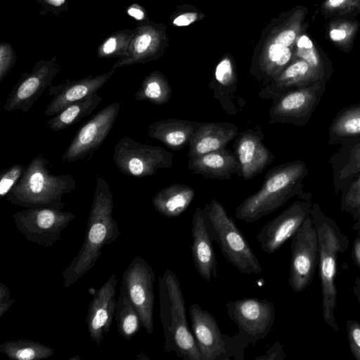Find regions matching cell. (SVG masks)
<instances>
[{
    "instance_id": "6da1fadb",
    "label": "cell",
    "mask_w": 360,
    "mask_h": 360,
    "mask_svg": "<svg viewBox=\"0 0 360 360\" xmlns=\"http://www.w3.org/2000/svg\"><path fill=\"white\" fill-rule=\"evenodd\" d=\"M113 195L108 183L96 178L84 238L81 248L70 264L62 271L63 288H69L96 264L102 248L120 236L118 222L113 218Z\"/></svg>"
},
{
    "instance_id": "7a4b0ae2",
    "label": "cell",
    "mask_w": 360,
    "mask_h": 360,
    "mask_svg": "<svg viewBox=\"0 0 360 360\" xmlns=\"http://www.w3.org/2000/svg\"><path fill=\"white\" fill-rule=\"evenodd\" d=\"M308 174L307 165L301 160L271 169L266 174L261 188L238 205L236 217L252 223L274 212L293 197L311 199V193L302 189L303 181Z\"/></svg>"
},
{
    "instance_id": "3957f363",
    "label": "cell",
    "mask_w": 360,
    "mask_h": 360,
    "mask_svg": "<svg viewBox=\"0 0 360 360\" xmlns=\"http://www.w3.org/2000/svg\"><path fill=\"white\" fill-rule=\"evenodd\" d=\"M310 215L319 240V272L322 294L323 318L325 323L335 332L339 326L335 317L337 304V259L349 248V239L334 219L326 215L321 206L312 203Z\"/></svg>"
},
{
    "instance_id": "277c9868",
    "label": "cell",
    "mask_w": 360,
    "mask_h": 360,
    "mask_svg": "<svg viewBox=\"0 0 360 360\" xmlns=\"http://www.w3.org/2000/svg\"><path fill=\"white\" fill-rule=\"evenodd\" d=\"M160 319L165 353L174 352L184 360H201L186 318V303L176 274L167 269L158 277Z\"/></svg>"
},
{
    "instance_id": "5b68a950",
    "label": "cell",
    "mask_w": 360,
    "mask_h": 360,
    "mask_svg": "<svg viewBox=\"0 0 360 360\" xmlns=\"http://www.w3.org/2000/svg\"><path fill=\"white\" fill-rule=\"evenodd\" d=\"M49 161L39 155L25 166L22 176L6 196L11 204L25 208L63 210V197L74 191L77 181L70 174L56 175Z\"/></svg>"
},
{
    "instance_id": "8992f818",
    "label": "cell",
    "mask_w": 360,
    "mask_h": 360,
    "mask_svg": "<svg viewBox=\"0 0 360 360\" xmlns=\"http://www.w3.org/2000/svg\"><path fill=\"white\" fill-rule=\"evenodd\" d=\"M203 213L211 238L225 259L242 274H261L262 268L257 257L223 205L213 199L205 204Z\"/></svg>"
},
{
    "instance_id": "52a82bcc",
    "label": "cell",
    "mask_w": 360,
    "mask_h": 360,
    "mask_svg": "<svg viewBox=\"0 0 360 360\" xmlns=\"http://www.w3.org/2000/svg\"><path fill=\"white\" fill-rule=\"evenodd\" d=\"M188 311L201 360L244 359L246 347L238 334L223 333L214 316L197 303L192 304Z\"/></svg>"
},
{
    "instance_id": "ba28073f",
    "label": "cell",
    "mask_w": 360,
    "mask_h": 360,
    "mask_svg": "<svg viewBox=\"0 0 360 360\" xmlns=\"http://www.w3.org/2000/svg\"><path fill=\"white\" fill-rule=\"evenodd\" d=\"M112 158L122 174L138 178L153 176L159 169H172L173 164V155L169 150L128 136L117 143Z\"/></svg>"
},
{
    "instance_id": "9c48e42d",
    "label": "cell",
    "mask_w": 360,
    "mask_h": 360,
    "mask_svg": "<svg viewBox=\"0 0 360 360\" xmlns=\"http://www.w3.org/2000/svg\"><path fill=\"white\" fill-rule=\"evenodd\" d=\"M76 216L68 211L54 208H26L13 215L16 229L33 243L45 248L59 242L63 230Z\"/></svg>"
},
{
    "instance_id": "30bf717a",
    "label": "cell",
    "mask_w": 360,
    "mask_h": 360,
    "mask_svg": "<svg viewBox=\"0 0 360 360\" xmlns=\"http://www.w3.org/2000/svg\"><path fill=\"white\" fill-rule=\"evenodd\" d=\"M226 308L237 326L238 335L246 347L264 339L272 328L276 315L273 302L266 299L248 297L230 300Z\"/></svg>"
},
{
    "instance_id": "8fae6325",
    "label": "cell",
    "mask_w": 360,
    "mask_h": 360,
    "mask_svg": "<svg viewBox=\"0 0 360 360\" xmlns=\"http://www.w3.org/2000/svg\"><path fill=\"white\" fill-rule=\"evenodd\" d=\"M319 264V240L311 215L291 238L288 283L298 293L312 281Z\"/></svg>"
},
{
    "instance_id": "7c38bea8",
    "label": "cell",
    "mask_w": 360,
    "mask_h": 360,
    "mask_svg": "<svg viewBox=\"0 0 360 360\" xmlns=\"http://www.w3.org/2000/svg\"><path fill=\"white\" fill-rule=\"evenodd\" d=\"M327 81L288 91L273 101L269 109V124H291L303 127L310 120L326 89Z\"/></svg>"
},
{
    "instance_id": "4fadbf2b",
    "label": "cell",
    "mask_w": 360,
    "mask_h": 360,
    "mask_svg": "<svg viewBox=\"0 0 360 360\" xmlns=\"http://www.w3.org/2000/svg\"><path fill=\"white\" fill-rule=\"evenodd\" d=\"M155 271L141 257L131 259L124 270L120 286L138 311L142 326L148 334L154 329Z\"/></svg>"
},
{
    "instance_id": "5bb4252c",
    "label": "cell",
    "mask_w": 360,
    "mask_h": 360,
    "mask_svg": "<svg viewBox=\"0 0 360 360\" xmlns=\"http://www.w3.org/2000/svg\"><path fill=\"white\" fill-rule=\"evenodd\" d=\"M120 105L112 103L102 108L79 129L62 161L71 162L90 157L107 138L118 117Z\"/></svg>"
},
{
    "instance_id": "9a60e30c",
    "label": "cell",
    "mask_w": 360,
    "mask_h": 360,
    "mask_svg": "<svg viewBox=\"0 0 360 360\" xmlns=\"http://www.w3.org/2000/svg\"><path fill=\"white\" fill-rule=\"evenodd\" d=\"M60 70L56 56L50 60L37 61L29 72L23 74L16 82L4 105L6 111L27 112L43 94Z\"/></svg>"
},
{
    "instance_id": "2e32d148",
    "label": "cell",
    "mask_w": 360,
    "mask_h": 360,
    "mask_svg": "<svg viewBox=\"0 0 360 360\" xmlns=\"http://www.w3.org/2000/svg\"><path fill=\"white\" fill-rule=\"evenodd\" d=\"M311 199H300L266 223L257 235L262 250L273 254L297 232L310 216Z\"/></svg>"
},
{
    "instance_id": "e0dca14e",
    "label": "cell",
    "mask_w": 360,
    "mask_h": 360,
    "mask_svg": "<svg viewBox=\"0 0 360 360\" xmlns=\"http://www.w3.org/2000/svg\"><path fill=\"white\" fill-rule=\"evenodd\" d=\"M117 284V277L112 274L94 292L89 303L86 323L90 338L98 346L109 332L115 315Z\"/></svg>"
},
{
    "instance_id": "ac0fdd59",
    "label": "cell",
    "mask_w": 360,
    "mask_h": 360,
    "mask_svg": "<svg viewBox=\"0 0 360 360\" xmlns=\"http://www.w3.org/2000/svg\"><path fill=\"white\" fill-rule=\"evenodd\" d=\"M264 134L260 129H248L238 135L235 151L240 176L250 181L262 173L274 160V155L263 143Z\"/></svg>"
},
{
    "instance_id": "d6986e66",
    "label": "cell",
    "mask_w": 360,
    "mask_h": 360,
    "mask_svg": "<svg viewBox=\"0 0 360 360\" xmlns=\"http://www.w3.org/2000/svg\"><path fill=\"white\" fill-rule=\"evenodd\" d=\"M115 69L98 75H89L78 80L68 79L65 82L49 87L48 94L53 98L46 106L44 115L54 116L70 104L96 93L114 75Z\"/></svg>"
},
{
    "instance_id": "ffe728a7",
    "label": "cell",
    "mask_w": 360,
    "mask_h": 360,
    "mask_svg": "<svg viewBox=\"0 0 360 360\" xmlns=\"http://www.w3.org/2000/svg\"><path fill=\"white\" fill-rule=\"evenodd\" d=\"M191 255L198 275L210 283L217 276V262L213 240L205 222L203 208L197 207L192 217Z\"/></svg>"
},
{
    "instance_id": "44dd1931",
    "label": "cell",
    "mask_w": 360,
    "mask_h": 360,
    "mask_svg": "<svg viewBox=\"0 0 360 360\" xmlns=\"http://www.w3.org/2000/svg\"><path fill=\"white\" fill-rule=\"evenodd\" d=\"M321 79L326 80L307 62L297 58L264 85L259 91L258 96L262 99L273 101L288 91L311 85Z\"/></svg>"
},
{
    "instance_id": "7402d4cb",
    "label": "cell",
    "mask_w": 360,
    "mask_h": 360,
    "mask_svg": "<svg viewBox=\"0 0 360 360\" xmlns=\"http://www.w3.org/2000/svg\"><path fill=\"white\" fill-rule=\"evenodd\" d=\"M238 134V127L235 124L202 122L188 144V158L189 159L226 148Z\"/></svg>"
},
{
    "instance_id": "603a6c76",
    "label": "cell",
    "mask_w": 360,
    "mask_h": 360,
    "mask_svg": "<svg viewBox=\"0 0 360 360\" xmlns=\"http://www.w3.org/2000/svg\"><path fill=\"white\" fill-rule=\"evenodd\" d=\"M340 146L329 159L336 193H341L360 174V136Z\"/></svg>"
},
{
    "instance_id": "cb8c5ba5",
    "label": "cell",
    "mask_w": 360,
    "mask_h": 360,
    "mask_svg": "<svg viewBox=\"0 0 360 360\" xmlns=\"http://www.w3.org/2000/svg\"><path fill=\"white\" fill-rule=\"evenodd\" d=\"M188 169L205 178L230 179L233 174L240 176V167L236 155L226 148L189 158Z\"/></svg>"
},
{
    "instance_id": "d4e9b609",
    "label": "cell",
    "mask_w": 360,
    "mask_h": 360,
    "mask_svg": "<svg viewBox=\"0 0 360 360\" xmlns=\"http://www.w3.org/2000/svg\"><path fill=\"white\" fill-rule=\"evenodd\" d=\"M202 122L164 119L151 123L147 134L153 139L162 142L172 150H181L188 146L190 141Z\"/></svg>"
},
{
    "instance_id": "484cf974",
    "label": "cell",
    "mask_w": 360,
    "mask_h": 360,
    "mask_svg": "<svg viewBox=\"0 0 360 360\" xmlns=\"http://www.w3.org/2000/svg\"><path fill=\"white\" fill-rule=\"evenodd\" d=\"M195 195L193 188L183 184H172L153 196L151 203L156 212L167 218H174L184 212Z\"/></svg>"
},
{
    "instance_id": "4316f807",
    "label": "cell",
    "mask_w": 360,
    "mask_h": 360,
    "mask_svg": "<svg viewBox=\"0 0 360 360\" xmlns=\"http://www.w3.org/2000/svg\"><path fill=\"white\" fill-rule=\"evenodd\" d=\"M214 98L217 99L223 110L229 115H236L238 108L235 103L237 86L233 66L228 58L223 59L216 66L214 81L210 82Z\"/></svg>"
},
{
    "instance_id": "83f0119b",
    "label": "cell",
    "mask_w": 360,
    "mask_h": 360,
    "mask_svg": "<svg viewBox=\"0 0 360 360\" xmlns=\"http://www.w3.org/2000/svg\"><path fill=\"white\" fill-rule=\"evenodd\" d=\"M136 33L128 49L127 54L119 58L112 68H123L139 63H146L155 56L156 32L152 27L145 24H138Z\"/></svg>"
},
{
    "instance_id": "f1b7e54d",
    "label": "cell",
    "mask_w": 360,
    "mask_h": 360,
    "mask_svg": "<svg viewBox=\"0 0 360 360\" xmlns=\"http://www.w3.org/2000/svg\"><path fill=\"white\" fill-rule=\"evenodd\" d=\"M360 136V104L351 105L340 109L328 128L330 146L341 145Z\"/></svg>"
},
{
    "instance_id": "f546056e",
    "label": "cell",
    "mask_w": 360,
    "mask_h": 360,
    "mask_svg": "<svg viewBox=\"0 0 360 360\" xmlns=\"http://www.w3.org/2000/svg\"><path fill=\"white\" fill-rule=\"evenodd\" d=\"M102 101V97L94 93L77 101L49 120L47 124L53 131L66 129L89 116Z\"/></svg>"
},
{
    "instance_id": "4dcf8cb0",
    "label": "cell",
    "mask_w": 360,
    "mask_h": 360,
    "mask_svg": "<svg viewBox=\"0 0 360 360\" xmlns=\"http://www.w3.org/2000/svg\"><path fill=\"white\" fill-rule=\"evenodd\" d=\"M0 352L11 360H41L51 357L54 349L41 342L17 340L0 344Z\"/></svg>"
},
{
    "instance_id": "1f68e13d",
    "label": "cell",
    "mask_w": 360,
    "mask_h": 360,
    "mask_svg": "<svg viewBox=\"0 0 360 360\" xmlns=\"http://www.w3.org/2000/svg\"><path fill=\"white\" fill-rule=\"evenodd\" d=\"M115 316L118 333L125 340H131L142 326L138 311L121 286Z\"/></svg>"
},
{
    "instance_id": "d6a6232c",
    "label": "cell",
    "mask_w": 360,
    "mask_h": 360,
    "mask_svg": "<svg viewBox=\"0 0 360 360\" xmlns=\"http://www.w3.org/2000/svg\"><path fill=\"white\" fill-rule=\"evenodd\" d=\"M134 97L137 101H146L155 105H163L171 99L172 89L167 79L161 73L153 72L143 79Z\"/></svg>"
},
{
    "instance_id": "836d02e7",
    "label": "cell",
    "mask_w": 360,
    "mask_h": 360,
    "mask_svg": "<svg viewBox=\"0 0 360 360\" xmlns=\"http://www.w3.org/2000/svg\"><path fill=\"white\" fill-rule=\"evenodd\" d=\"M296 56L307 62L326 81L333 73L331 62L321 53L314 41L306 34H301L296 40Z\"/></svg>"
},
{
    "instance_id": "e575fe53",
    "label": "cell",
    "mask_w": 360,
    "mask_h": 360,
    "mask_svg": "<svg viewBox=\"0 0 360 360\" xmlns=\"http://www.w3.org/2000/svg\"><path fill=\"white\" fill-rule=\"evenodd\" d=\"M134 29L116 31L106 37L97 48L99 58H122L127 54L129 44L136 33Z\"/></svg>"
},
{
    "instance_id": "d590c367",
    "label": "cell",
    "mask_w": 360,
    "mask_h": 360,
    "mask_svg": "<svg viewBox=\"0 0 360 360\" xmlns=\"http://www.w3.org/2000/svg\"><path fill=\"white\" fill-rule=\"evenodd\" d=\"M358 28L356 22L340 20L330 23L328 27V36L336 45L348 49L352 44Z\"/></svg>"
},
{
    "instance_id": "8d00e7d4",
    "label": "cell",
    "mask_w": 360,
    "mask_h": 360,
    "mask_svg": "<svg viewBox=\"0 0 360 360\" xmlns=\"http://www.w3.org/2000/svg\"><path fill=\"white\" fill-rule=\"evenodd\" d=\"M340 193L341 210L353 215L360 206V174Z\"/></svg>"
},
{
    "instance_id": "74e56055",
    "label": "cell",
    "mask_w": 360,
    "mask_h": 360,
    "mask_svg": "<svg viewBox=\"0 0 360 360\" xmlns=\"http://www.w3.org/2000/svg\"><path fill=\"white\" fill-rule=\"evenodd\" d=\"M25 167L13 164L2 171L0 176V197H6L23 174Z\"/></svg>"
},
{
    "instance_id": "f35d334b",
    "label": "cell",
    "mask_w": 360,
    "mask_h": 360,
    "mask_svg": "<svg viewBox=\"0 0 360 360\" xmlns=\"http://www.w3.org/2000/svg\"><path fill=\"white\" fill-rule=\"evenodd\" d=\"M360 8V0H325L323 11L329 14L343 15Z\"/></svg>"
},
{
    "instance_id": "ab89813d",
    "label": "cell",
    "mask_w": 360,
    "mask_h": 360,
    "mask_svg": "<svg viewBox=\"0 0 360 360\" xmlns=\"http://www.w3.org/2000/svg\"><path fill=\"white\" fill-rule=\"evenodd\" d=\"M16 54L13 46L8 42H0V82L13 68Z\"/></svg>"
},
{
    "instance_id": "60d3db41",
    "label": "cell",
    "mask_w": 360,
    "mask_h": 360,
    "mask_svg": "<svg viewBox=\"0 0 360 360\" xmlns=\"http://www.w3.org/2000/svg\"><path fill=\"white\" fill-rule=\"evenodd\" d=\"M349 346L353 357L360 360V323L349 319L347 321Z\"/></svg>"
},
{
    "instance_id": "b9f144b4",
    "label": "cell",
    "mask_w": 360,
    "mask_h": 360,
    "mask_svg": "<svg viewBox=\"0 0 360 360\" xmlns=\"http://www.w3.org/2000/svg\"><path fill=\"white\" fill-rule=\"evenodd\" d=\"M38 4L49 11L57 15L58 13L66 11L68 8V0H36Z\"/></svg>"
},
{
    "instance_id": "7bdbcfd3",
    "label": "cell",
    "mask_w": 360,
    "mask_h": 360,
    "mask_svg": "<svg viewBox=\"0 0 360 360\" xmlns=\"http://www.w3.org/2000/svg\"><path fill=\"white\" fill-rule=\"evenodd\" d=\"M285 357V353L283 345L278 342H276L266 350L264 355L256 357L255 360H283Z\"/></svg>"
},
{
    "instance_id": "ee69618b",
    "label": "cell",
    "mask_w": 360,
    "mask_h": 360,
    "mask_svg": "<svg viewBox=\"0 0 360 360\" xmlns=\"http://www.w3.org/2000/svg\"><path fill=\"white\" fill-rule=\"evenodd\" d=\"M15 300L11 297L8 286L0 283V317H2L10 309Z\"/></svg>"
},
{
    "instance_id": "f6af8a7d",
    "label": "cell",
    "mask_w": 360,
    "mask_h": 360,
    "mask_svg": "<svg viewBox=\"0 0 360 360\" xmlns=\"http://www.w3.org/2000/svg\"><path fill=\"white\" fill-rule=\"evenodd\" d=\"M297 34L296 27L286 29L276 37L274 43L290 47L297 40Z\"/></svg>"
},
{
    "instance_id": "bcb514c9",
    "label": "cell",
    "mask_w": 360,
    "mask_h": 360,
    "mask_svg": "<svg viewBox=\"0 0 360 360\" xmlns=\"http://www.w3.org/2000/svg\"><path fill=\"white\" fill-rule=\"evenodd\" d=\"M127 14L137 21H143L146 18V13L142 7L136 4H131L127 9Z\"/></svg>"
},
{
    "instance_id": "7dc6e473",
    "label": "cell",
    "mask_w": 360,
    "mask_h": 360,
    "mask_svg": "<svg viewBox=\"0 0 360 360\" xmlns=\"http://www.w3.org/2000/svg\"><path fill=\"white\" fill-rule=\"evenodd\" d=\"M197 18L195 13H186L176 17L174 20L173 24L177 26H186L195 22Z\"/></svg>"
},
{
    "instance_id": "c3c4849f",
    "label": "cell",
    "mask_w": 360,
    "mask_h": 360,
    "mask_svg": "<svg viewBox=\"0 0 360 360\" xmlns=\"http://www.w3.org/2000/svg\"><path fill=\"white\" fill-rule=\"evenodd\" d=\"M352 257L355 265L360 270V235H358L354 240L352 249Z\"/></svg>"
},
{
    "instance_id": "681fc988",
    "label": "cell",
    "mask_w": 360,
    "mask_h": 360,
    "mask_svg": "<svg viewBox=\"0 0 360 360\" xmlns=\"http://www.w3.org/2000/svg\"><path fill=\"white\" fill-rule=\"evenodd\" d=\"M352 217L355 220L353 229L358 233V234H360V206L358 207Z\"/></svg>"
},
{
    "instance_id": "f907efd6",
    "label": "cell",
    "mask_w": 360,
    "mask_h": 360,
    "mask_svg": "<svg viewBox=\"0 0 360 360\" xmlns=\"http://www.w3.org/2000/svg\"><path fill=\"white\" fill-rule=\"evenodd\" d=\"M353 292L360 305V276L355 278Z\"/></svg>"
},
{
    "instance_id": "816d5d0a",
    "label": "cell",
    "mask_w": 360,
    "mask_h": 360,
    "mask_svg": "<svg viewBox=\"0 0 360 360\" xmlns=\"http://www.w3.org/2000/svg\"><path fill=\"white\" fill-rule=\"evenodd\" d=\"M72 359H73V360H75V359L79 360V359H80V357L78 355H76L75 356L72 357V358L70 359V360H72Z\"/></svg>"
},
{
    "instance_id": "f5cc1de1",
    "label": "cell",
    "mask_w": 360,
    "mask_h": 360,
    "mask_svg": "<svg viewBox=\"0 0 360 360\" xmlns=\"http://www.w3.org/2000/svg\"><path fill=\"white\" fill-rule=\"evenodd\" d=\"M358 235H360V234H358Z\"/></svg>"
}]
</instances>
